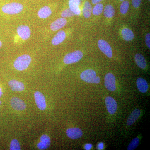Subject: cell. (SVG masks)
<instances>
[{"label": "cell", "mask_w": 150, "mask_h": 150, "mask_svg": "<svg viewBox=\"0 0 150 150\" xmlns=\"http://www.w3.org/2000/svg\"><path fill=\"white\" fill-rule=\"evenodd\" d=\"M31 58L27 54L22 55L18 57L14 62V67L16 69L22 71L26 69L31 63Z\"/></svg>", "instance_id": "6da1fadb"}, {"label": "cell", "mask_w": 150, "mask_h": 150, "mask_svg": "<svg viewBox=\"0 0 150 150\" xmlns=\"http://www.w3.org/2000/svg\"><path fill=\"white\" fill-rule=\"evenodd\" d=\"M23 6L18 3H11L6 4L2 8V11L5 13L9 15L17 14L21 12Z\"/></svg>", "instance_id": "7a4b0ae2"}, {"label": "cell", "mask_w": 150, "mask_h": 150, "mask_svg": "<svg viewBox=\"0 0 150 150\" xmlns=\"http://www.w3.org/2000/svg\"><path fill=\"white\" fill-rule=\"evenodd\" d=\"M80 77L84 81L90 83H99L100 79L96 76L95 71L92 69L86 70L81 74Z\"/></svg>", "instance_id": "3957f363"}, {"label": "cell", "mask_w": 150, "mask_h": 150, "mask_svg": "<svg viewBox=\"0 0 150 150\" xmlns=\"http://www.w3.org/2000/svg\"><path fill=\"white\" fill-rule=\"evenodd\" d=\"M83 56V53L80 51H76L72 53L67 54L64 59L65 64H70L76 63L79 61Z\"/></svg>", "instance_id": "277c9868"}, {"label": "cell", "mask_w": 150, "mask_h": 150, "mask_svg": "<svg viewBox=\"0 0 150 150\" xmlns=\"http://www.w3.org/2000/svg\"><path fill=\"white\" fill-rule=\"evenodd\" d=\"M105 87L110 91H115L116 89V80L114 75L110 73H108L104 79Z\"/></svg>", "instance_id": "5b68a950"}, {"label": "cell", "mask_w": 150, "mask_h": 150, "mask_svg": "<svg viewBox=\"0 0 150 150\" xmlns=\"http://www.w3.org/2000/svg\"><path fill=\"white\" fill-rule=\"evenodd\" d=\"M98 45L100 50L102 53L106 55L108 58H112V48L107 41L103 39H100L98 42Z\"/></svg>", "instance_id": "8992f818"}, {"label": "cell", "mask_w": 150, "mask_h": 150, "mask_svg": "<svg viewBox=\"0 0 150 150\" xmlns=\"http://www.w3.org/2000/svg\"><path fill=\"white\" fill-rule=\"evenodd\" d=\"M34 98L38 107L41 110L46 109V104L45 96L39 91L35 92L34 93Z\"/></svg>", "instance_id": "52a82bcc"}, {"label": "cell", "mask_w": 150, "mask_h": 150, "mask_svg": "<svg viewBox=\"0 0 150 150\" xmlns=\"http://www.w3.org/2000/svg\"><path fill=\"white\" fill-rule=\"evenodd\" d=\"M105 103L108 111L110 114H114L117 109V104L114 98L110 96L105 98Z\"/></svg>", "instance_id": "ba28073f"}, {"label": "cell", "mask_w": 150, "mask_h": 150, "mask_svg": "<svg viewBox=\"0 0 150 150\" xmlns=\"http://www.w3.org/2000/svg\"><path fill=\"white\" fill-rule=\"evenodd\" d=\"M17 32L19 36L23 40H27L31 35V31L29 27L27 25H21L18 26L17 29Z\"/></svg>", "instance_id": "9c48e42d"}, {"label": "cell", "mask_w": 150, "mask_h": 150, "mask_svg": "<svg viewBox=\"0 0 150 150\" xmlns=\"http://www.w3.org/2000/svg\"><path fill=\"white\" fill-rule=\"evenodd\" d=\"M10 103L12 107L16 110L20 111L26 108V104L24 101L16 97H13L11 99Z\"/></svg>", "instance_id": "30bf717a"}, {"label": "cell", "mask_w": 150, "mask_h": 150, "mask_svg": "<svg viewBox=\"0 0 150 150\" xmlns=\"http://www.w3.org/2000/svg\"><path fill=\"white\" fill-rule=\"evenodd\" d=\"M66 134L69 138L73 139H79L82 136L83 132L77 128H70L67 129Z\"/></svg>", "instance_id": "8fae6325"}, {"label": "cell", "mask_w": 150, "mask_h": 150, "mask_svg": "<svg viewBox=\"0 0 150 150\" xmlns=\"http://www.w3.org/2000/svg\"><path fill=\"white\" fill-rule=\"evenodd\" d=\"M67 20L64 18H58L51 23L50 28L53 31H57L64 27L67 24Z\"/></svg>", "instance_id": "7c38bea8"}, {"label": "cell", "mask_w": 150, "mask_h": 150, "mask_svg": "<svg viewBox=\"0 0 150 150\" xmlns=\"http://www.w3.org/2000/svg\"><path fill=\"white\" fill-rule=\"evenodd\" d=\"M8 85L11 89L14 91H22L24 90L25 89L23 83L16 80L10 81L8 82Z\"/></svg>", "instance_id": "4fadbf2b"}, {"label": "cell", "mask_w": 150, "mask_h": 150, "mask_svg": "<svg viewBox=\"0 0 150 150\" xmlns=\"http://www.w3.org/2000/svg\"><path fill=\"white\" fill-rule=\"evenodd\" d=\"M40 142L38 144L37 147L39 149L44 150L49 147L51 144L50 137L46 135H43L40 138Z\"/></svg>", "instance_id": "5bb4252c"}, {"label": "cell", "mask_w": 150, "mask_h": 150, "mask_svg": "<svg viewBox=\"0 0 150 150\" xmlns=\"http://www.w3.org/2000/svg\"><path fill=\"white\" fill-rule=\"evenodd\" d=\"M81 0H69V9L76 15H79L81 14L79 5Z\"/></svg>", "instance_id": "9a60e30c"}, {"label": "cell", "mask_w": 150, "mask_h": 150, "mask_svg": "<svg viewBox=\"0 0 150 150\" xmlns=\"http://www.w3.org/2000/svg\"><path fill=\"white\" fill-rule=\"evenodd\" d=\"M66 37V33L64 30H60L57 33L51 41V43L54 46H57L63 42Z\"/></svg>", "instance_id": "2e32d148"}, {"label": "cell", "mask_w": 150, "mask_h": 150, "mask_svg": "<svg viewBox=\"0 0 150 150\" xmlns=\"http://www.w3.org/2000/svg\"><path fill=\"white\" fill-rule=\"evenodd\" d=\"M137 85L138 89L141 92L145 93L148 91L149 86L147 81L142 78H139L137 81Z\"/></svg>", "instance_id": "e0dca14e"}, {"label": "cell", "mask_w": 150, "mask_h": 150, "mask_svg": "<svg viewBox=\"0 0 150 150\" xmlns=\"http://www.w3.org/2000/svg\"><path fill=\"white\" fill-rule=\"evenodd\" d=\"M141 111L139 109H136L133 111L129 115L127 121V124L128 126H131L140 117Z\"/></svg>", "instance_id": "ac0fdd59"}, {"label": "cell", "mask_w": 150, "mask_h": 150, "mask_svg": "<svg viewBox=\"0 0 150 150\" xmlns=\"http://www.w3.org/2000/svg\"><path fill=\"white\" fill-rule=\"evenodd\" d=\"M135 60L136 64L141 69H145L146 67L147 63L144 57L140 54H137L135 56Z\"/></svg>", "instance_id": "d6986e66"}, {"label": "cell", "mask_w": 150, "mask_h": 150, "mask_svg": "<svg viewBox=\"0 0 150 150\" xmlns=\"http://www.w3.org/2000/svg\"><path fill=\"white\" fill-rule=\"evenodd\" d=\"M51 14L52 11L51 9L47 6H45L40 8L38 13L39 17L43 19L47 18L51 15Z\"/></svg>", "instance_id": "ffe728a7"}, {"label": "cell", "mask_w": 150, "mask_h": 150, "mask_svg": "<svg viewBox=\"0 0 150 150\" xmlns=\"http://www.w3.org/2000/svg\"><path fill=\"white\" fill-rule=\"evenodd\" d=\"M121 34L123 39L126 41H131L134 38V33L128 28H123L121 31Z\"/></svg>", "instance_id": "44dd1931"}, {"label": "cell", "mask_w": 150, "mask_h": 150, "mask_svg": "<svg viewBox=\"0 0 150 150\" xmlns=\"http://www.w3.org/2000/svg\"><path fill=\"white\" fill-rule=\"evenodd\" d=\"M92 7L90 3L88 1H86L84 4L83 13V16L86 18H88L91 16L92 12Z\"/></svg>", "instance_id": "7402d4cb"}, {"label": "cell", "mask_w": 150, "mask_h": 150, "mask_svg": "<svg viewBox=\"0 0 150 150\" xmlns=\"http://www.w3.org/2000/svg\"><path fill=\"white\" fill-rule=\"evenodd\" d=\"M115 11L114 8L110 5H108L105 7L103 11L104 16L108 18H111L115 15Z\"/></svg>", "instance_id": "603a6c76"}, {"label": "cell", "mask_w": 150, "mask_h": 150, "mask_svg": "<svg viewBox=\"0 0 150 150\" xmlns=\"http://www.w3.org/2000/svg\"><path fill=\"white\" fill-rule=\"evenodd\" d=\"M103 6L102 4L98 3L96 4L92 9L93 14L94 15L98 16L102 13Z\"/></svg>", "instance_id": "cb8c5ba5"}, {"label": "cell", "mask_w": 150, "mask_h": 150, "mask_svg": "<svg viewBox=\"0 0 150 150\" xmlns=\"http://www.w3.org/2000/svg\"><path fill=\"white\" fill-rule=\"evenodd\" d=\"M129 3L127 1H123L120 6V10L121 13L122 14H126L129 10Z\"/></svg>", "instance_id": "d4e9b609"}, {"label": "cell", "mask_w": 150, "mask_h": 150, "mask_svg": "<svg viewBox=\"0 0 150 150\" xmlns=\"http://www.w3.org/2000/svg\"><path fill=\"white\" fill-rule=\"evenodd\" d=\"M139 143V138H135L132 140L128 147V150H133L136 149L138 146Z\"/></svg>", "instance_id": "484cf974"}, {"label": "cell", "mask_w": 150, "mask_h": 150, "mask_svg": "<svg viewBox=\"0 0 150 150\" xmlns=\"http://www.w3.org/2000/svg\"><path fill=\"white\" fill-rule=\"evenodd\" d=\"M11 150H21V146L19 143L18 140L13 139L11 142Z\"/></svg>", "instance_id": "4316f807"}, {"label": "cell", "mask_w": 150, "mask_h": 150, "mask_svg": "<svg viewBox=\"0 0 150 150\" xmlns=\"http://www.w3.org/2000/svg\"><path fill=\"white\" fill-rule=\"evenodd\" d=\"M74 15H75V14L69 8L65 10L61 14V16L63 18L71 17Z\"/></svg>", "instance_id": "83f0119b"}, {"label": "cell", "mask_w": 150, "mask_h": 150, "mask_svg": "<svg viewBox=\"0 0 150 150\" xmlns=\"http://www.w3.org/2000/svg\"><path fill=\"white\" fill-rule=\"evenodd\" d=\"M142 0H132V4L135 8H138L141 5Z\"/></svg>", "instance_id": "f1b7e54d"}, {"label": "cell", "mask_w": 150, "mask_h": 150, "mask_svg": "<svg viewBox=\"0 0 150 150\" xmlns=\"http://www.w3.org/2000/svg\"><path fill=\"white\" fill-rule=\"evenodd\" d=\"M145 42L148 48H150V34L149 33H147L145 37Z\"/></svg>", "instance_id": "f546056e"}, {"label": "cell", "mask_w": 150, "mask_h": 150, "mask_svg": "<svg viewBox=\"0 0 150 150\" xmlns=\"http://www.w3.org/2000/svg\"><path fill=\"white\" fill-rule=\"evenodd\" d=\"M92 147V145L91 144H88L85 146V149L86 150H89Z\"/></svg>", "instance_id": "4dcf8cb0"}, {"label": "cell", "mask_w": 150, "mask_h": 150, "mask_svg": "<svg viewBox=\"0 0 150 150\" xmlns=\"http://www.w3.org/2000/svg\"><path fill=\"white\" fill-rule=\"evenodd\" d=\"M103 148H104V144H103V143L102 142H100V143L98 144V149L99 150H102L103 149Z\"/></svg>", "instance_id": "1f68e13d"}, {"label": "cell", "mask_w": 150, "mask_h": 150, "mask_svg": "<svg viewBox=\"0 0 150 150\" xmlns=\"http://www.w3.org/2000/svg\"><path fill=\"white\" fill-rule=\"evenodd\" d=\"M102 0H91L92 3L94 4H96L101 2Z\"/></svg>", "instance_id": "d6a6232c"}, {"label": "cell", "mask_w": 150, "mask_h": 150, "mask_svg": "<svg viewBox=\"0 0 150 150\" xmlns=\"http://www.w3.org/2000/svg\"><path fill=\"white\" fill-rule=\"evenodd\" d=\"M3 95V92L2 91L1 88H0V98Z\"/></svg>", "instance_id": "836d02e7"}, {"label": "cell", "mask_w": 150, "mask_h": 150, "mask_svg": "<svg viewBox=\"0 0 150 150\" xmlns=\"http://www.w3.org/2000/svg\"><path fill=\"white\" fill-rule=\"evenodd\" d=\"M2 45V43L1 41L0 40V48L1 47Z\"/></svg>", "instance_id": "e575fe53"}, {"label": "cell", "mask_w": 150, "mask_h": 150, "mask_svg": "<svg viewBox=\"0 0 150 150\" xmlns=\"http://www.w3.org/2000/svg\"><path fill=\"white\" fill-rule=\"evenodd\" d=\"M1 101H0V105H1Z\"/></svg>", "instance_id": "d590c367"}, {"label": "cell", "mask_w": 150, "mask_h": 150, "mask_svg": "<svg viewBox=\"0 0 150 150\" xmlns=\"http://www.w3.org/2000/svg\"><path fill=\"white\" fill-rule=\"evenodd\" d=\"M120 1H123L124 0H120Z\"/></svg>", "instance_id": "8d00e7d4"}, {"label": "cell", "mask_w": 150, "mask_h": 150, "mask_svg": "<svg viewBox=\"0 0 150 150\" xmlns=\"http://www.w3.org/2000/svg\"><path fill=\"white\" fill-rule=\"evenodd\" d=\"M149 1H150V0H149Z\"/></svg>", "instance_id": "74e56055"}]
</instances>
